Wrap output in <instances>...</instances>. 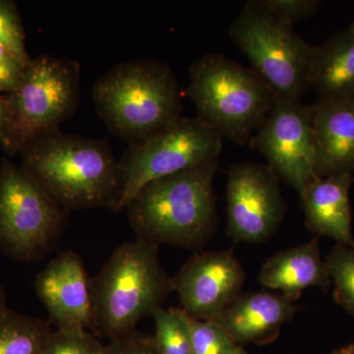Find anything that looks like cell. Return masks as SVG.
<instances>
[{"instance_id":"ba28073f","label":"cell","mask_w":354,"mask_h":354,"mask_svg":"<svg viewBox=\"0 0 354 354\" xmlns=\"http://www.w3.org/2000/svg\"><path fill=\"white\" fill-rule=\"evenodd\" d=\"M66 211L10 160L0 164V248L10 259L41 260L64 232Z\"/></svg>"},{"instance_id":"83f0119b","label":"cell","mask_w":354,"mask_h":354,"mask_svg":"<svg viewBox=\"0 0 354 354\" xmlns=\"http://www.w3.org/2000/svg\"><path fill=\"white\" fill-rule=\"evenodd\" d=\"M9 113L6 95L0 94V145L4 150H8Z\"/></svg>"},{"instance_id":"d6986e66","label":"cell","mask_w":354,"mask_h":354,"mask_svg":"<svg viewBox=\"0 0 354 354\" xmlns=\"http://www.w3.org/2000/svg\"><path fill=\"white\" fill-rule=\"evenodd\" d=\"M51 324L7 309L0 314V354H43Z\"/></svg>"},{"instance_id":"8992f818","label":"cell","mask_w":354,"mask_h":354,"mask_svg":"<svg viewBox=\"0 0 354 354\" xmlns=\"http://www.w3.org/2000/svg\"><path fill=\"white\" fill-rule=\"evenodd\" d=\"M228 34L277 97L301 101L309 87L313 46L295 31L293 25L266 9L258 0H253L244 4L232 21Z\"/></svg>"},{"instance_id":"4fadbf2b","label":"cell","mask_w":354,"mask_h":354,"mask_svg":"<svg viewBox=\"0 0 354 354\" xmlns=\"http://www.w3.org/2000/svg\"><path fill=\"white\" fill-rule=\"evenodd\" d=\"M35 290L57 329L90 328L91 279L78 254L64 251L51 259L37 276Z\"/></svg>"},{"instance_id":"ffe728a7","label":"cell","mask_w":354,"mask_h":354,"mask_svg":"<svg viewBox=\"0 0 354 354\" xmlns=\"http://www.w3.org/2000/svg\"><path fill=\"white\" fill-rule=\"evenodd\" d=\"M153 346L158 354H192L189 316L183 309L156 310Z\"/></svg>"},{"instance_id":"d6a6232c","label":"cell","mask_w":354,"mask_h":354,"mask_svg":"<svg viewBox=\"0 0 354 354\" xmlns=\"http://www.w3.org/2000/svg\"><path fill=\"white\" fill-rule=\"evenodd\" d=\"M353 354H354V344H353Z\"/></svg>"},{"instance_id":"7a4b0ae2","label":"cell","mask_w":354,"mask_h":354,"mask_svg":"<svg viewBox=\"0 0 354 354\" xmlns=\"http://www.w3.org/2000/svg\"><path fill=\"white\" fill-rule=\"evenodd\" d=\"M220 158L147 184L128 203L137 239L201 248L216 225L215 179Z\"/></svg>"},{"instance_id":"9c48e42d","label":"cell","mask_w":354,"mask_h":354,"mask_svg":"<svg viewBox=\"0 0 354 354\" xmlns=\"http://www.w3.org/2000/svg\"><path fill=\"white\" fill-rule=\"evenodd\" d=\"M223 137L197 118H180L142 141L129 144L121 158L122 188L115 211L147 184L220 158Z\"/></svg>"},{"instance_id":"30bf717a","label":"cell","mask_w":354,"mask_h":354,"mask_svg":"<svg viewBox=\"0 0 354 354\" xmlns=\"http://www.w3.org/2000/svg\"><path fill=\"white\" fill-rule=\"evenodd\" d=\"M250 143L277 176L301 192L315 176L313 106L277 97L271 113Z\"/></svg>"},{"instance_id":"6da1fadb","label":"cell","mask_w":354,"mask_h":354,"mask_svg":"<svg viewBox=\"0 0 354 354\" xmlns=\"http://www.w3.org/2000/svg\"><path fill=\"white\" fill-rule=\"evenodd\" d=\"M21 156L23 169L64 211H115L122 179L120 162L106 140L57 130L32 140Z\"/></svg>"},{"instance_id":"e0dca14e","label":"cell","mask_w":354,"mask_h":354,"mask_svg":"<svg viewBox=\"0 0 354 354\" xmlns=\"http://www.w3.org/2000/svg\"><path fill=\"white\" fill-rule=\"evenodd\" d=\"M259 283L293 302L307 288L317 286L327 290L332 281L321 258L318 239L272 255L261 269Z\"/></svg>"},{"instance_id":"3957f363","label":"cell","mask_w":354,"mask_h":354,"mask_svg":"<svg viewBox=\"0 0 354 354\" xmlns=\"http://www.w3.org/2000/svg\"><path fill=\"white\" fill-rule=\"evenodd\" d=\"M172 290L158 259V245L136 239L121 244L91 279L90 329L109 341L136 330L142 319L162 307Z\"/></svg>"},{"instance_id":"1f68e13d","label":"cell","mask_w":354,"mask_h":354,"mask_svg":"<svg viewBox=\"0 0 354 354\" xmlns=\"http://www.w3.org/2000/svg\"><path fill=\"white\" fill-rule=\"evenodd\" d=\"M239 354H247L246 353V351H245V349L242 348L241 351H239Z\"/></svg>"},{"instance_id":"4316f807","label":"cell","mask_w":354,"mask_h":354,"mask_svg":"<svg viewBox=\"0 0 354 354\" xmlns=\"http://www.w3.org/2000/svg\"><path fill=\"white\" fill-rule=\"evenodd\" d=\"M106 349V354H158L153 337L136 330L109 341Z\"/></svg>"},{"instance_id":"4dcf8cb0","label":"cell","mask_w":354,"mask_h":354,"mask_svg":"<svg viewBox=\"0 0 354 354\" xmlns=\"http://www.w3.org/2000/svg\"><path fill=\"white\" fill-rule=\"evenodd\" d=\"M348 27L351 28V29L354 32V20L353 21V23L348 26Z\"/></svg>"},{"instance_id":"2e32d148","label":"cell","mask_w":354,"mask_h":354,"mask_svg":"<svg viewBox=\"0 0 354 354\" xmlns=\"http://www.w3.org/2000/svg\"><path fill=\"white\" fill-rule=\"evenodd\" d=\"M313 106L315 176L354 171V99Z\"/></svg>"},{"instance_id":"7402d4cb","label":"cell","mask_w":354,"mask_h":354,"mask_svg":"<svg viewBox=\"0 0 354 354\" xmlns=\"http://www.w3.org/2000/svg\"><path fill=\"white\" fill-rule=\"evenodd\" d=\"M189 324L192 354H239L243 348L214 321L196 320L189 317Z\"/></svg>"},{"instance_id":"52a82bcc","label":"cell","mask_w":354,"mask_h":354,"mask_svg":"<svg viewBox=\"0 0 354 354\" xmlns=\"http://www.w3.org/2000/svg\"><path fill=\"white\" fill-rule=\"evenodd\" d=\"M80 65L44 55L30 59L17 87L6 95L9 113L7 153L14 155L32 140L59 130L79 102Z\"/></svg>"},{"instance_id":"5b68a950","label":"cell","mask_w":354,"mask_h":354,"mask_svg":"<svg viewBox=\"0 0 354 354\" xmlns=\"http://www.w3.org/2000/svg\"><path fill=\"white\" fill-rule=\"evenodd\" d=\"M186 94L197 118L239 145L252 139L271 113L277 95L252 68L209 53L191 64Z\"/></svg>"},{"instance_id":"5bb4252c","label":"cell","mask_w":354,"mask_h":354,"mask_svg":"<svg viewBox=\"0 0 354 354\" xmlns=\"http://www.w3.org/2000/svg\"><path fill=\"white\" fill-rule=\"evenodd\" d=\"M297 309L281 293L249 292L239 295L214 322L239 346L266 344L279 337L283 324L292 319Z\"/></svg>"},{"instance_id":"cb8c5ba5","label":"cell","mask_w":354,"mask_h":354,"mask_svg":"<svg viewBox=\"0 0 354 354\" xmlns=\"http://www.w3.org/2000/svg\"><path fill=\"white\" fill-rule=\"evenodd\" d=\"M0 44L29 57L25 48V32L15 4L0 0Z\"/></svg>"},{"instance_id":"8fae6325","label":"cell","mask_w":354,"mask_h":354,"mask_svg":"<svg viewBox=\"0 0 354 354\" xmlns=\"http://www.w3.org/2000/svg\"><path fill=\"white\" fill-rule=\"evenodd\" d=\"M227 234L235 242L267 241L285 218L279 176L269 165H232L227 172Z\"/></svg>"},{"instance_id":"44dd1931","label":"cell","mask_w":354,"mask_h":354,"mask_svg":"<svg viewBox=\"0 0 354 354\" xmlns=\"http://www.w3.org/2000/svg\"><path fill=\"white\" fill-rule=\"evenodd\" d=\"M325 263L335 286V301L354 315V249L337 244Z\"/></svg>"},{"instance_id":"277c9868","label":"cell","mask_w":354,"mask_h":354,"mask_svg":"<svg viewBox=\"0 0 354 354\" xmlns=\"http://www.w3.org/2000/svg\"><path fill=\"white\" fill-rule=\"evenodd\" d=\"M93 101L109 129L129 144L151 136L183 113L176 75L152 58L127 60L109 69L93 88Z\"/></svg>"},{"instance_id":"9a60e30c","label":"cell","mask_w":354,"mask_h":354,"mask_svg":"<svg viewBox=\"0 0 354 354\" xmlns=\"http://www.w3.org/2000/svg\"><path fill=\"white\" fill-rule=\"evenodd\" d=\"M353 180L351 172L314 176L299 193L308 230L351 249L354 237L349 190Z\"/></svg>"},{"instance_id":"484cf974","label":"cell","mask_w":354,"mask_h":354,"mask_svg":"<svg viewBox=\"0 0 354 354\" xmlns=\"http://www.w3.org/2000/svg\"><path fill=\"white\" fill-rule=\"evenodd\" d=\"M30 59L0 44V94H9L17 87Z\"/></svg>"},{"instance_id":"603a6c76","label":"cell","mask_w":354,"mask_h":354,"mask_svg":"<svg viewBox=\"0 0 354 354\" xmlns=\"http://www.w3.org/2000/svg\"><path fill=\"white\" fill-rule=\"evenodd\" d=\"M43 354H106L100 337L87 330H53Z\"/></svg>"},{"instance_id":"f546056e","label":"cell","mask_w":354,"mask_h":354,"mask_svg":"<svg viewBox=\"0 0 354 354\" xmlns=\"http://www.w3.org/2000/svg\"><path fill=\"white\" fill-rule=\"evenodd\" d=\"M353 344H349L348 346H344V348L337 349V351H334V353L333 354H353Z\"/></svg>"},{"instance_id":"7c38bea8","label":"cell","mask_w":354,"mask_h":354,"mask_svg":"<svg viewBox=\"0 0 354 354\" xmlns=\"http://www.w3.org/2000/svg\"><path fill=\"white\" fill-rule=\"evenodd\" d=\"M245 272L232 250L195 254L176 277L172 290L191 318L215 321L241 295Z\"/></svg>"},{"instance_id":"d4e9b609","label":"cell","mask_w":354,"mask_h":354,"mask_svg":"<svg viewBox=\"0 0 354 354\" xmlns=\"http://www.w3.org/2000/svg\"><path fill=\"white\" fill-rule=\"evenodd\" d=\"M261 6L293 25L311 17L321 6L319 0H258Z\"/></svg>"},{"instance_id":"f1b7e54d","label":"cell","mask_w":354,"mask_h":354,"mask_svg":"<svg viewBox=\"0 0 354 354\" xmlns=\"http://www.w3.org/2000/svg\"><path fill=\"white\" fill-rule=\"evenodd\" d=\"M8 308L6 306V291L0 286V314L3 313Z\"/></svg>"},{"instance_id":"ac0fdd59","label":"cell","mask_w":354,"mask_h":354,"mask_svg":"<svg viewBox=\"0 0 354 354\" xmlns=\"http://www.w3.org/2000/svg\"><path fill=\"white\" fill-rule=\"evenodd\" d=\"M308 85L321 102L354 99V32L351 28L313 46Z\"/></svg>"}]
</instances>
